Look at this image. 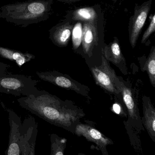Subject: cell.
Here are the masks:
<instances>
[{
    "mask_svg": "<svg viewBox=\"0 0 155 155\" xmlns=\"http://www.w3.org/2000/svg\"><path fill=\"white\" fill-rule=\"evenodd\" d=\"M40 79L56 86L69 90L74 91L84 97L88 96L89 89L70 78L68 75L58 71H38L36 73Z\"/></svg>",
    "mask_w": 155,
    "mask_h": 155,
    "instance_id": "cell-5",
    "label": "cell"
},
{
    "mask_svg": "<svg viewBox=\"0 0 155 155\" xmlns=\"http://www.w3.org/2000/svg\"><path fill=\"white\" fill-rule=\"evenodd\" d=\"M74 133L78 137H84L88 141L95 143L103 154L107 152V146L113 144L111 139L97 130L87 124H77Z\"/></svg>",
    "mask_w": 155,
    "mask_h": 155,
    "instance_id": "cell-9",
    "label": "cell"
},
{
    "mask_svg": "<svg viewBox=\"0 0 155 155\" xmlns=\"http://www.w3.org/2000/svg\"><path fill=\"white\" fill-rule=\"evenodd\" d=\"M94 21L86 22L82 27V42L83 51L90 55L97 38V31Z\"/></svg>",
    "mask_w": 155,
    "mask_h": 155,
    "instance_id": "cell-13",
    "label": "cell"
},
{
    "mask_svg": "<svg viewBox=\"0 0 155 155\" xmlns=\"http://www.w3.org/2000/svg\"><path fill=\"white\" fill-rule=\"evenodd\" d=\"M0 11H1V7H0Z\"/></svg>",
    "mask_w": 155,
    "mask_h": 155,
    "instance_id": "cell-23",
    "label": "cell"
},
{
    "mask_svg": "<svg viewBox=\"0 0 155 155\" xmlns=\"http://www.w3.org/2000/svg\"><path fill=\"white\" fill-rule=\"evenodd\" d=\"M8 113L10 127L8 148L5 152L6 155H21L20 147V136L22 127L20 117L10 109H7Z\"/></svg>",
    "mask_w": 155,
    "mask_h": 155,
    "instance_id": "cell-8",
    "label": "cell"
},
{
    "mask_svg": "<svg viewBox=\"0 0 155 155\" xmlns=\"http://www.w3.org/2000/svg\"><path fill=\"white\" fill-rule=\"evenodd\" d=\"M72 40L73 48L77 49L82 42V26L81 23H77L72 30Z\"/></svg>",
    "mask_w": 155,
    "mask_h": 155,
    "instance_id": "cell-19",
    "label": "cell"
},
{
    "mask_svg": "<svg viewBox=\"0 0 155 155\" xmlns=\"http://www.w3.org/2000/svg\"><path fill=\"white\" fill-rule=\"evenodd\" d=\"M119 78L117 83V88L120 91V94L123 98V101L127 107L129 116V123H132L139 122L141 124V120L139 114L137 104L133 97V93L130 88L127 86L126 82Z\"/></svg>",
    "mask_w": 155,
    "mask_h": 155,
    "instance_id": "cell-10",
    "label": "cell"
},
{
    "mask_svg": "<svg viewBox=\"0 0 155 155\" xmlns=\"http://www.w3.org/2000/svg\"><path fill=\"white\" fill-rule=\"evenodd\" d=\"M151 3V1H150L143 3L141 6H137L135 8L134 15L130 21L129 41L132 48H135L137 44L140 33L150 11Z\"/></svg>",
    "mask_w": 155,
    "mask_h": 155,
    "instance_id": "cell-7",
    "label": "cell"
},
{
    "mask_svg": "<svg viewBox=\"0 0 155 155\" xmlns=\"http://www.w3.org/2000/svg\"><path fill=\"white\" fill-rule=\"evenodd\" d=\"M0 57L15 62L20 68L35 58V56L31 53H24L1 46H0Z\"/></svg>",
    "mask_w": 155,
    "mask_h": 155,
    "instance_id": "cell-14",
    "label": "cell"
},
{
    "mask_svg": "<svg viewBox=\"0 0 155 155\" xmlns=\"http://www.w3.org/2000/svg\"><path fill=\"white\" fill-rule=\"evenodd\" d=\"M39 81L31 76L19 74H0V92L16 96H29L38 91L36 86Z\"/></svg>",
    "mask_w": 155,
    "mask_h": 155,
    "instance_id": "cell-3",
    "label": "cell"
},
{
    "mask_svg": "<svg viewBox=\"0 0 155 155\" xmlns=\"http://www.w3.org/2000/svg\"><path fill=\"white\" fill-rule=\"evenodd\" d=\"M38 128V123L32 116H28L23 120L20 136L21 155H35Z\"/></svg>",
    "mask_w": 155,
    "mask_h": 155,
    "instance_id": "cell-6",
    "label": "cell"
},
{
    "mask_svg": "<svg viewBox=\"0 0 155 155\" xmlns=\"http://www.w3.org/2000/svg\"><path fill=\"white\" fill-rule=\"evenodd\" d=\"M52 0H28L1 7L0 18L22 28L45 21L51 14Z\"/></svg>",
    "mask_w": 155,
    "mask_h": 155,
    "instance_id": "cell-2",
    "label": "cell"
},
{
    "mask_svg": "<svg viewBox=\"0 0 155 155\" xmlns=\"http://www.w3.org/2000/svg\"><path fill=\"white\" fill-rule=\"evenodd\" d=\"M112 109H113V111L118 115H120L122 112L121 106L117 103H115L113 104V106H112Z\"/></svg>",
    "mask_w": 155,
    "mask_h": 155,
    "instance_id": "cell-22",
    "label": "cell"
},
{
    "mask_svg": "<svg viewBox=\"0 0 155 155\" xmlns=\"http://www.w3.org/2000/svg\"><path fill=\"white\" fill-rule=\"evenodd\" d=\"M97 13L93 8H85L75 11L73 12L72 18L84 22H92L97 19Z\"/></svg>",
    "mask_w": 155,
    "mask_h": 155,
    "instance_id": "cell-16",
    "label": "cell"
},
{
    "mask_svg": "<svg viewBox=\"0 0 155 155\" xmlns=\"http://www.w3.org/2000/svg\"><path fill=\"white\" fill-rule=\"evenodd\" d=\"M91 72L97 85L111 94L117 96L120 94L117 88L119 78L104 56L102 57L101 65L91 68Z\"/></svg>",
    "mask_w": 155,
    "mask_h": 155,
    "instance_id": "cell-4",
    "label": "cell"
},
{
    "mask_svg": "<svg viewBox=\"0 0 155 155\" xmlns=\"http://www.w3.org/2000/svg\"><path fill=\"white\" fill-rule=\"evenodd\" d=\"M150 21L149 26L147 28L142 36L141 43H144L146 42V41L149 38L150 35L154 32L155 30V15H151L150 16Z\"/></svg>",
    "mask_w": 155,
    "mask_h": 155,
    "instance_id": "cell-20",
    "label": "cell"
},
{
    "mask_svg": "<svg viewBox=\"0 0 155 155\" xmlns=\"http://www.w3.org/2000/svg\"><path fill=\"white\" fill-rule=\"evenodd\" d=\"M142 122L150 138L155 141V109L149 97L144 96Z\"/></svg>",
    "mask_w": 155,
    "mask_h": 155,
    "instance_id": "cell-11",
    "label": "cell"
},
{
    "mask_svg": "<svg viewBox=\"0 0 155 155\" xmlns=\"http://www.w3.org/2000/svg\"><path fill=\"white\" fill-rule=\"evenodd\" d=\"M10 67V66L8 64L0 62V74L6 73L7 70Z\"/></svg>",
    "mask_w": 155,
    "mask_h": 155,
    "instance_id": "cell-21",
    "label": "cell"
},
{
    "mask_svg": "<svg viewBox=\"0 0 155 155\" xmlns=\"http://www.w3.org/2000/svg\"><path fill=\"white\" fill-rule=\"evenodd\" d=\"M104 57L120 69L122 72V65H125V59L120 50L118 42L114 40L106 46L104 50Z\"/></svg>",
    "mask_w": 155,
    "mask_h": 155,
    "instance_id": "cell-15",
    "label": "cell"
},
{
    "mask_svg": "<svg viewBox=\"0 0 155 155\" xmlns=\"http://www.w3.org/2000/svg\"><path fill=\"white\" fill-rule=\"evenodd\" d=\"M21 107L50 124L74 133L81 118L85 116L82 110L70 101H62L45 90H38L34 95L18 99Z\"/></svg>",
    "mask_w": 155,
    "mask_h": 155,
    "instance_id": "cell-1",
    "label": "cell"
},
{
    "mask_svg": "<svg viewBox=\"0 0 155 155\" xmlns=\"http://www.w3.org/2000/svg\"><path fill=\"white\" fill-rule=\"evenodd\" d=\"M51 142V155H63L66 148L67 140L55 134L50 135Z\"/></svg>",
    "mask_w": 155,
    "mask_h": 155,
    "instance_id": "cell-18",
    "label": "cell"
},
{
    "mask_svg": "<svg viewBox=\"0 0 155 155\" xmlns=\"http://www.w3.org/2000/svg\"><path fill=\"white\" fill-rule=\"evenodd\" d=\"M72 30V26L69 23L59 24L49 31L50 38L56 46L66 47L69 41Z\"/></svg>",
    "mask_w": 155,
    "mask_h": 155,
    "instance_id": "cell-12",
    "label": "cell"
},
{
    "mask_svg": "<svg viewBox=\"0 0 155 155\" xmlns=\"http://www.w3.org/2000/svg\"><path fill=\"white\" fill-rule=\"evenodd\" d=\"M143 71H146L148 75L150 81L153 87H155V48L152 47L149 55L146 61L144 67Z\"/></svg>",
    "mask_w": 155,
    "mask_h": 155,
    "instance_id": "cell-17",
    "label": "cell"
}]
</instances>
